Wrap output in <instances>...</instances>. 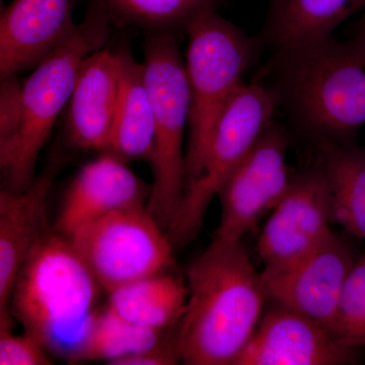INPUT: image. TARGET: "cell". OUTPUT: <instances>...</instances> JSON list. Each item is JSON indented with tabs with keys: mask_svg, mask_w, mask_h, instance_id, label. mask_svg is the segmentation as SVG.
<instances>
[{
	"mask_svg": "<svg viewBox=\"0 0 365 365\" xmlns=\"http://www.w3.org/2000/svg\"><path fill=\"white\" fill-rule=\"evenodd\" d=\"M188 294L187 282L167 271L113 290L107 307L136 325L169 331L179 326Z\"/></svg>",
	"mask_w": 365,
	"mask_h": 365,
	"instance_id": "cell-19",
	"label": "cell"
},
{
	"mask_svg": "<svg viewBox=\"0 0 365 365\" xmlns=\"http://www.w3.org/2000/svg\"><path fill=\"white\" fill-rule=\"evenodd\" d=\"M331 330L345 345L365 348V255L350 271Z\"/></svg>",
	"mask_w": 365,
	"mask_h": 365,
	"instance_id": "cell-23",
	"label": "cell"
},
{
	"mask_svg": "<svg viewBox=\"0 0 365 365\" xmlns=\"http://www.w3.org/2000/svg\"><path fill=\"white\" fill-rule=\"evenodd\" d=\"M220 0H93L109 16L150 31L186 29L198 14L216 9Z\"/></svg>",
	"mask_w": 365,
	"mask_h": 365,
	"instance_id": "cell-22",
	"label": "cell"
},
{
	"mask_svg": "<svg viewBox=\"0 0 365 365\" xmlns=\"http://www.w3.org/2000/svg\"><path fill=\"white\" fill-rule=\"evenodd\" d=\"M110 18L93 2L76 32L39 62L21 85V121L16 135L0 145V165L6 188L21 192L35 180L43 146L62 109L69 103L81 62L101 49L109 33Z\"/></svg>",
	"mask_w": 365,
	"mask_h": 365,
	"instance_id": "cell-4",
	"label": "cell"
},
{
	"mask_svg": "<svg viewBox=\"0 0 365 365\" xmlns=\"http://www.w3.org/2000/svg\"><path fill=\"white\" fill-rule=\"evenodd\" d=\"M121 81L119 51L98 49L79 66L67 116L74 146L102 153L109 139Z\"/></svg>",
	"mask_w": 365,
	"mask_h": 365,
	"instance_id": "cell-16",
	"label": "cell"
},
{
	"mask_svg": "<svg viewBox=\"0 0 365 365\" xmlns=\"http://www.w3.org/2000/svg\"><path fill=\"white\" fill-rule=\"evenodd\" d=\"M179 327V326H178ZM177 331H174L160 344L118 360L114 365H174L181 361L178 347Z\"/></svg>",
	"mask_w": 365,
	"mask_h": 365,
	"instance_id": "cell-26",
	"label": "cell"
},
{
	"mask_svg": "<svg viewBox=\"0 0 365 365\" xmlns=\"http://www.w3.org/2000/svg\"><path fill=\"white\" fill-rule=\"evenodd\" d=\"M119 98L109 139L101 153L124 163L135 160L150 162L155 150V117L144 66L128 50H119Z\"/></svg>",
	"mask_w": 365,
	"mask_h": 365,
	"instance_id": "cell-17",
	"label": "cell"
},
{
	"mask_svg": "<svg viewBox=\"0 0 365 365\" xmlns=\"http://www.w3.org/2000/svg\"><path fill=\"white\" fill-rule=\"evenodd\" d=\"M188 300L177 331L182 364L235 365L268 299L242 242L215 239L187 269Z\"/></svg>",
	"mask_w": 365,
	"mask_h": 365,
	"instance_id": "cell-2",
	"label": "cell"
},
{
	"mask_svg": "<svg viewBox=\"0 0 365 365\" xmlns=\"http://www.w3.org/2000/svg\"><path fill=\"white\" fill-rule=\"evenodd\" d=\"M71 0H14L0 21L1 79L36 66L76 32Z\"/></svg>",
	"mask_w": 365,
	"mask_h": 365,
	"instance_id": "cell-14",
	"label": "cell"
},
{
	"mask_svg": "<svg viewBox=\"0 0 365 365\" xmlns=\"http://www.w3.org/2000/svg\"><path fill=\"white\" fill-rule=\"evenodd\" d=\"M288 146L287 129L274 121L220 189L215 239L242 242L280 202L294 175L287 163Z\"/></svg>",
	"mask_w": 365,
	"mask_h": 365,
	"instance_id": "cell-9",
	"label": "cell"
},
{
	"mask_svg": "<svg viewBox=\"0 0 365 365\" xmlns=\"http://www.w3.org/2000/svg\"><path fill=\"white\" fill-rule=\"evenodd\" d=\"M344 237L333 232L316 248L287 263L265 266L268 299L332 328L341 294L356 261Z\"/></svg>",
	"mask_w": 365,
	"mask_h": 365,
	"instance_id": "cell-10",
	"label": "cell"
},
{
	"mask_svg": "<svg viewBox=\"0 0 365 365\" xmlns=\"http://www.w3.org/2000/svg\"><path fill=\"white\" fill-rule=\"evenodd\" d=\"M74 251L104 292L167 272L174 246L146 205L119 209L68 237Z\"/></svg>",
	"mask_w": 365,
	"mask_h": 365,
	"instance_id": "cell-8",
	"label": "cell"
},
{
	"mask_svg": "<svg viewBox=\"0 0 365 365\" xmlns=\"http://www.w3.org/2000/svg\"><path fill=\"white\" fill-rule=\"evenodd\" d=\"M177 328L158 331L138 326L106 306L93 317L71 364L102 360L114 365L118 360L160 344Z\"/></svg>",
	"mask_w": 365,
	"mask_h": 365,
	"instance_id": "cell-21",
	"label": "cell"
},
{
	"mask_svg": "<svg viewBox=\"0 0 365 365\" xmlns=\"http://www.w3.org/2000/svg\"><path fill=\"white\" fill-rule=\"evenodd\" d=\"M277 101L267 86L244 83L225 108L211 136L202 170L185 188L181 205L168 230L174 248L193 241L223 182L275 120Z\"/></svg>",
	"mask_w": 365,
	"mask_h": 365,
	"instance_id": "cell-7",
	"label": "cell"
},
{
	"mask_svg": "<svg viewBox=\"0 0 365 365\" xmlns=\"http://www.w3.org/2000/svg\"><path fill=\"white\" fill-rule=\"evenodd\" d=\"M148 190L125 163L109 155L86 163L67 189L54 230L71 237L113 211L145 205Z\"/></svg>",
	"mask_w": 365,
	"mask_h": 365,
	"instance_id": "cell-15",
	"label": "cell"
},
{
	"mask_svg": "<svg viewBox=\"0 0 365 365\" xmlns=\"http://www.w3.org/2000/svg\"><path fill=\"white\" fill-rule=\"evenodd\" d=\"M0 93V145L11 140L21 121V85L16 76L1 79Z\"/></svg>",
	"mask_w": 365,
	"mask_h": 365,
	"instance_id": "cell-25",
	"label": "cell"
},
{
	"mask_svg": "<svg viewBox=\"0 0 365 365\" xmlns=\"http://www.w3.org/2000/svg\"><path fill=\"white\" fill-rule=\"evenodd\" d=\"M144 74L155 117L153 182L146 207L168 232L186 185L184 135L189 123L190 91L176 34L150 31L144 44Z\"/></svg>",
	"mask_w": 365,
	"mask_h": 365,
	"instance_id": "cell-6",
	"label": "cell"
},
{
	"mask_svg": "<svg viewBox=\"0 0 365 365\" xmlns=\"http://www.w3.org/2000/svg\"><path fill=\"white\" fill-rule=\"evenodd\" d=\"M348 39L354 41L355 43L365 48V9L362 11L359 20L353 24Z\"/></svg>",
	"mask_w": 365,
	"mask_h": 365,
	"instance_id": "cell-27",
	"label": "cell"
},
{
	"mask_svg": "<svg viewBox=\"0 0 365 365\" xmlns=\"http://www.w3.org/2000/svg\"><path fill=\"white\" fill-rule=\"evenodd\" d=\"M365 0H269L259 41L271 51L332 36Z\"/></svg>",
	"mask_w": 365,
	"mask_h": 365,
	"instance_id": "cell-18",
	"label": "cell"
},
{
	"mask_svg": "<svg viewBox=\"0 0 365 365\" xmlns=\"http://www.w3.org/2000/svg\"><path fill=\"white\" fill-rule=\"evenodd\" d=\"M0 364H52L49 352L28 333L14 335L13 330H0Z\"/></svg>",
	"mask_w": 365,
	"mask_h": 365,
	"instance_id": "cell-24",
	"label": "cell"
},
{
	"mask_svg": "<svg viewBox=\"0 0 365 365\" xmlns=\"http://www.w3.org/2000/svg\"><path fill=\"white\" fill-rule=\"evenodd\" d=\"M332 200L323 165L292 175L259 237L257 250L264 267L312 251L332 234Z\"/></svg>",
	"mask_w": 365,
	"mask_h": 365,
	"instance_id": "cell-11",
	"label": "cell"
},
{
	"mask_svg": "<svg viewBox=\"0 0 365 365\" xmlns=\"http://www.w3.org/2000/svg\"><path fill=\"white\" fill-rule=\"evenodd\" d=\"M102 290L68 237L48 230L16 278L11 316L50 354L71 362Z\"/></svg>",
	"mask_w": 365,
	"mask_h": 365,
	"instance_id": "cell-3",
	"label": "cell"
},
{
	"mask_svg": "<svg viewBox=\"0 0 365 365\" xmlns=\"http://www.w3.org/2000/svg\"><path fill=\"white\" fill-rule=\"evenodd\" d=\"M185 31L188 34L185 68L190 91L186 188L200 174L218 119L244 83L245 73L262 44L216 9L198 14Z\"/></svg>",
	"mask_w": 365,
	"mask_h": 365,
	"instance_id": "cell-5",
	"label": "cell"
},
{
	"mask_svg": "<svg viewBox=\"0 0 365 365\" xmlns=\"http://www.w3.org/2000/svg\"><path fill=\"white\" fill-rule=\"evenodd\" d=\"M264 85L313 143H354L365 125V48L334 36L274 50Z\"/></svg>",
	"mask_w": 365,
	"mask_h": 365,
	"instance_id": "cell-1",
	"label": "cell"
},
{
	"mask_svg": "<svg viewBox=\"0 0 365 365\" xmlns=\"http://www.w3.org/2000/svg\"><path fill=\"white\" fill-rule=\"evenodd\" d=\"M314 144L330 189L334 223L365 240V146L330 140Z\"/></svg>",
	"mask_w": 365,
	"mask_h": 365,
	"instance_id": "cell-20",
	"label": "cell"
},
{
	"mask_svg": "<svg viewBox=\"0 0 365 365\" xmlns=\"http://www.w3.org/2000/svg\"><path fill=\"white\" fill-rule=\"evenodd\" d=\"M357 352L328 327L274 304L235 365L350 364L357 361Z\"/></svg>",
	"mask_w": 365,
	"mask_h": 365,
	"instance_id": "cell-12",
	"label": "cell"
},
{
	"mask_svg": "<svg viewBox=\"0 0 365 365\" xmlns=\"http://www.w3.org/2000/svg\"><path fill=\"white\" fill-rule=\"evenodd\" d=\"M56 170H46L21 192H0V330H13L11 300L16 278L47 232V197Z\"/></svg>",
	"mask_w": 365,
	"mask_h": 365,
	"instance_id": "cell-13",
	"label": "cell"
}]
</instances>
